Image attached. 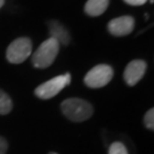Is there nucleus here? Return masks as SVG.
Segmentation results:
<instances>
[{
    "instance_id": "obj_2",
    "label": "nucleus",
    "mask_w": 154,
    "mask_h": 154,
    "mask_svg": "<svg viewBox=\"0 0 154 154\" xmlns=\"http://www.w3.org/2000/svg\"><path fill=\"white\" fill-rule=\"evenodd\" d=\"M60 50V44L55 39L49 38L39 46V48L32 55V63L33 65L38 69H46L50 66Z\"/></svg>"
},
{
    "instance_id": "obj_5",
    "label": "nucleus",
    "mask_w": 154,
    "mask_h": 154,
    "mask_svg": "<svg viewBox=\"0 0 154 154\" xmlns=\"http://www.w3.org/2000/svg\"><path fill=\"white\" fill-rule=\"evenodd\" d=\"M113 78V69L106 64H99L93 67L85 77V83L89 88H102Z\"/></svg>"
},
{
    "instance_id": "obj_6",
    "label": "nucleus",
    "mask_w": 154,
    "mask_h": 154,
    "mask_svg": "<svg viewBox=\"0 0 154 154\" xmlns=\"http://www.w3.org/2000/svg\"><path fill=\"white\" fill-rule=\"evenodd\" d=\"M146 71V63L140 60L131 61L127 65L123 78L128 86H135L144 77Z\"/></svg>"
},
{
    "instance_id": "obj_10",
    "label": "nucleus",
    "mask_w": 154,
    "mask_h": 154,
    "mask_svg": "<svg viewBox=\"0 0 154 154\" xmlns=\"http://www.w3.org/2000/svg\"><path fill=\"white\" fill-rule=\"evenodd\" d=\"M13 109V102L7 94L0 89V114H8Z\"/></svg>"
},
{
    "instance_id": "obj_7",
    "label": "nucleus",
    "mask_w": 154,
    "mask_h": 154,
    "mask_svg": "<svg viewBox=\"0 0 154 154\" xmlns=\"http://www.w3.org/2000/svg\"><path fill=\"white\" fill-rule=\"evenodd\" d=\"M134 25H135V21L131 16L116 17L109 23V31L112 35L125 37L132 32Z\"/></svg>"
},
{
    "instance_id": "obj_11",
    "label": "nucleus",
    "mask_w": 154,
    "mask_h": 154,
    "mask_svg": "<svg viewBox=\"0 0 154 154\" xmlns=\"http://www.w3.org/2000/svg\"><path fill=\"white\" fill-rule=\"evenodd\" d=\"M109 154H128V151H127L126 146L122 143L116 142V143H113L110 146Z\"/></svg>"
},
{
    "instance_id": "obj_16",
    "label": "nucleus",
    "mask_w": 154,
    "mask_h": 154,
    "mask_svg": "<svg viewBox=\"0 0 154 154\" xmlns=\"http://www.w3.org/2000/svg\"><path fill=\"white\" fill-rule=\"evenodd\" d=\"M48 154H57V153H55V152H50V153H48Z\"/></svg>"
},
{
    "instance_id": "obj_12",
    "label": "nucleus",
    "mask_w": 154,
    "mask_h": 154,
    "mask_svg": "<svg viewBox=\"0 0 154 154\" xmlns=\"http://www.w3.org/2000/svg\"><path fill=\"white\" fill-rule=\"evenodd\" d=\"M144 123L147 129L149 130H153L154 129V110L151 109L146 112V114L144 116Z\"/></svg>"
},
{
    "instance_id": "obj_4",
    "label": "nucleus",
    "mask_w": 154,
    "mask_h": 154,
    "mask_svg": "<svg viewBox=\"0 0 154 154\" xmlns=\"http://www.w3.org/2000/svg\"><path fill=\"white\" fill-rule=\"evenodd\" d=\"M32 51V42L29 38H18L14 40L7 48L6 57L9 63L21 64L29 58Z\"/></svg>"
},
{
    "instance_id": "obj_1",
    "label": "nucleus",
    "mask_w": 154,
    "mask_h": 154,
    "mask_svg": "<svg viewBox=\"0 0 154 154\" xmlns=\"http://www.w3.org/2000/svg\"><path fill=\"white\" fill-rule=\"evenodd\" d=\"M63 114L74 122H82L93 116L94 109L87 100L81 98L65 99L61 104Z\"/></svg>"
},
{
    "instance_id": "obj_14",
    "label": "nucleus",
    "mask_w": 154,
    "mask_h": 154,
    "mask_svg": "<svg viewBox=\"0 0 154 154\" xmlns=\"http://www.w3.org/2000/svg\"><path fill=\"white\" fill-rule=\"evenodd\" d=\"M125 2H127L128 5H131V6H142L144 5L147 0H123Z\"/></svg>"
},
{
    "instance_id": "obj_3",
    "label": "nucleus",
    "mask_w": 154,
    "mask_h": 154,
    "mask_svg": "<svg viewBox=\"0 0 154 154\" xmlns=\"http://www.w3.org/2000/svg\"><path fill=\"white\" fill-rule=\"evenodd\" d=\"M70 82H71V75L69 73H65L41 83L39 87H37L34 93L41 99L53 98L58 93H61L66 86H69Z\"/></svg>"
},
{
    "instance_id": "obj_15",
    "label": "nucleus",
    "mask_w": 154,
    "mask_h": 154,
    "mask_svg": "<svg viewBox=\"0 0 154 154\" xmlns=\"http://www.w3.org/2000/svg\"><path fill=\"white\" fill-rule=\"evenodd\" d=\"M4 4H5V0H0V8L4 6Z\"/></svg>"
},
{
    "instance_id": "obj_9",
    "label": "nucleus",
    "mask_w": 154,
    "mask_h": 154,
    "mask_svg": "<svg viewBox=\"0 0 154 154\" xmlns=\"http://www.w3.org/2000/svg\"><path fill=\"white\" fill-rule=\"evenodd\" d=\"M109 4L110 0H88L85 5V11L89 16L97 17L107 9Z\"/></svg>"
},
{
    "instance_id": "obj_13",
    "label": "nucleus",
    "mask_w": 154,
    "mask_h": 154,
    "mask_svg": "<svg viewBox=\"0 0 154 154\" xmlns=\"http://www.w3.org/2000/svg\"><path fill=\"white\" fill-rule=\"evenodd\" d=\"M7 149H8L7 142L2 137H0V154H6Z\"/></svg>"
},
{
    "instance_id": "obj_8",
    "label": "nucleus",
    "mask_w": 154,
    "mask_h": 154,
    "mask_svg": "<svg viewBox=\"0 0 154 154\" xmlns=\"http://www.w3.org/2000/svg\"><path fill=\"white\" fill-rule=\"evenodd\" d=\"M49 32L50 38L55 39L60 45H69L70 42V34L61 23L51 21L49 23Z\"/></svg>"
}]
</instances>
